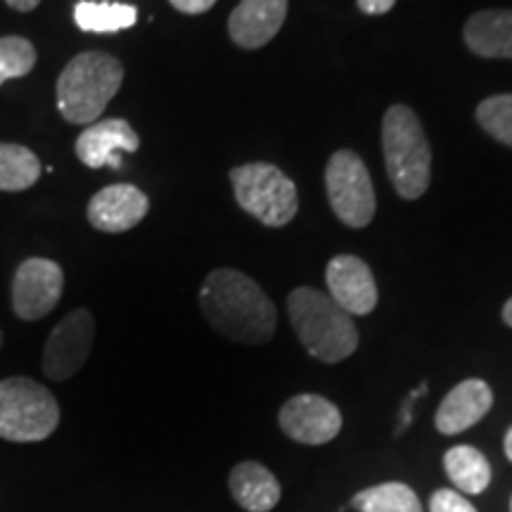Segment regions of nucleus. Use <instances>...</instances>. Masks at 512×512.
Wrapping results in <instances>:
<instances>
[{
	"instance_id": "26",
	"label": "nucleus",
	"mask_w": 512,
	"mask_h": 512,
	"mask_svg": "<svg viewBox=\"0 0 512 512\" xmlns=\"http://www.w3.org/2000/svg\"><path fill=\"white\" fill-rule=\"evenodd\" d=\"M396 5V0H358V10L366 15H384Z\"/></svg>"
},
{
	"instance_id": "25",
	"label": "nucleus",
	"mask_w": 512,
	"mask_h": 512,
	"mask_svg": "<svg viewBox=\"0 0 512 512\" xmlns=\"http://www.w3.org/2000/svg\"><path fill=\"white\" fill-rule=\"evenodd\" d=\"M171 8H176L183 15H204L216 5V0H169Z\"/></svg>"
},
{
	"instance_id": "23",
	"label": "nucleus",
	"mask_w": 512,
	"mask_h": 512,
	"mask_svg": "<svg viewBox=\"0 0 512 512\" xmlns=\"http://www.w3.org/2000/svg\"><path fill=\"white\" fill-rule=\"evenodd\" d=\"M477 121L491 138L512 147V93L491 95L479 102Z\"/></svg>"
},
{
	"instance_id": "6",
	"label": "nucleus",
	"mask_w": 512,
	"mask_h": 512,
	"mask_svg": "<svg viewBox=\"0 0 512 512\" xmlns=\"http://www.w3.org/2000/svg\"><path fill=\"white\" fill-rule=\"evenodd\" d=\"M230 183L240 209L268 228H283L297 216V185L278 166L266 162L235 166Z\"/></svg>"
},
{
	"instance_id": "4",
	"label": "nucleus",
	"mask_w": 512,
	"mask_h": 512,
	"mask_svg": "<svg viewBox=\"0 0 512 512\" xmlns=\"http://www.w3.org/2000/svg\"><path fill=\"white\" fill-rule=\"evenodd\" d=\"M382 150L389 181L401 200H420L432 181V150L411 107L392 105L382 119Z\"/></svg>"
},
{
	"instance_id": "8",
	"label": "nucleus",
	"mask_w": 512,
	"mask_h": 512,
	"mask_svg": "<svg viewBox=\"0 0 512 512\" xmlns=\"http://www.w3.org/2000/svg\"><path fill=\"white\" fill-rule=\"evenodd\" d=\"M95 339V318L88 309H74L50 330L43 347V373L64 382L86 366Z\"/></svg>"
},
{
	"instance_id": "9",
	"label": "nucleus",
	"mask_w": 512,
	"mask_h": 512,
	"mask_svg": "<svg viewBox=\"0 0 512 512\" xmlns=\"http://www.w3.org/2000/svg\"><path fill=\"white\" fill-rule=\"evenodd\" d=\"M62 290V266L53 259L31 256L17 266L15 278H12V311L19 320H27V323L46 318L60 304Z\"/></svg>"
},
{
	"instance_id": "15",
	"label": "nucleus",
	"mask_w": 512,
	"mask_h": 512,
	"mask_svg": "<svg viewBox=\"0 0 512 512\" xmlns=\"http://www.w3.org/2000/svg\"><path fill=\"white\" fill-rule=\"evenodd\" d=\"M491 406H494V392H491L489 384L470 377L446 394L437 415H434V427L446 437H453V434L475 427L491 411Z\"/></svg>"
},
{
	"instance_id": "10",
	"label": "nucleus",
	"mask_w": 512,
	"mask_h": 512,
	"mask_svg": "<svg viewBox=\"0 0 512 512\" xmlns=\"http://www.w3.org/2000/svg\"><path fill=\"white\" fill-rule=\"evenodd\" d=\"M280 430L306 446L328 444L342 430V413L335 403L318 394H297L283 403Z\"/></svg>"
},
{
	"instance_id": "14",
	"label": "nucleus",
	"mask_w": 512,
	"mask_h": 512,
	"mask_svg": "<svg viewBox=\"0 0 512 512\" xmlns=\"http://www.w3.org/2000/svg\"><path fill=\"white\" fill-rule=\"evenodd\" d=\"M287 0H240L228 17V36L235 46L259 50L283 29Z\"/></svg>"
},
{
	"instance_id": "2",
	"label": "nucleus",
	"mask_w": 512,
	"mask_h": 512,
	"mask_svg": "<svg viewBox=\"0 0 512 512\" xmlns=\"http://www.w3.org/2000/svg\"><path fill=\"white\" fill-rule=\"evenodd\" d=\"M124 83V64L102 50H86L67 62L57 76V112L67 124L91 126Z\"/></svg>"
},
{
	"instance_id": "5",
	"label": "nucleus",
	"mask_w": 512,
	"mask_h": 512,
	"mask_svg": "<svg viewBox=\"0 0 512 512\" xmlns=\"http://www.w3.org/2000/svg\"><path fill=\"white\" fill-rule=\"evenodd\" d=\"M60 425V406L48 387L31 377L0 382V439L34 444L48 439Z\"/></svg>"
},
{
	"instance_id": "30",
	"label": "nucleus",
	"mask_w": 512,
	"mask_h": 512,
	"mask_svg": "<svg viewBox=\"0 0 512 512\" xmlns=\"http://www.w3.org/2000/svg\"><path fill=\"white\" fill-rule=\"evenodd\" d=\"M0 347H3V332H0Z\"/></svg>"
},
{
	"instance_id": "19",
	"label": "nucleus",
	"mask_w": 512,
	"mask_h": 512,
	"mask_svg": "<svg viewBox=\"0 0 512 512\" xmlns=\"http://www.w3.org/2000/svg\"><path fill=\"white\" fill-rule=\"evenodd\" d=\"M446 475L465 494H482L491 484V465L475 446H453L444 456Z\"/></svg>"
},
{
	"instance_id": "13",
	"label": "nucleus",
	"mask_w": 512,
	"mask_h": 512,
	"mask_svg": "<svg viewBox=\"0 0 512 512\" xmlns=\"http://www.w3.org/2000/svg\"><path fill=\"white\" fill-rule=\"evenodd\" d=\"M150 211V200L136 185L114 183L95 192L88 202V223L100 233H126L136 228Z\"/></svg>"
},
{
	"instance_id": "20",
	"label": "nucleus",
	"mask_w": 512,
	"mask_h": 512,
	"mask_svg": "<svg viewBox=\"0 0 512 512\" xmlns=\"http://www.w3.org/2000/svg\"><path fill=\"white\" fill-rule=\"evenodd\" d=\"M41 178V162L27 145L0 143V192H24Z\"/></svg>"
},
{
	"instance_id": "1",
	"label": "nucleus",
	"mask_w": 512,
	"mask_h": 512,
	"mask_svg": "<svg viewBox=\"0 0 512 512\" xmlns=\"http://www.w3.org/2000/svg\"><path fill=\"white\" fill-rule=\"evenodd\" d=\"M200 309L211 328L240 344L271 342L278 328L271 297L256 280L233 268H216L204 278Z\"/></svg>"
},
{
	"instance_id": "12",
	"label": "nucleus",
	"mask_w": 512,
	"mask_h": 512,
	"mask_svg": "<svg viewBox=\"0 0 512 512\" xmlns=\"http://www.w3.org/2000/svg\"><path fill=\"white\" fill-rule=\"evenodd\" d=\"M140 147V136L126 119H98L86 126L76 138L74 152L79 162L88 169L112 166L119 169L121 155H133Z\"/></svg>"
},
{
	"instance_id": "28",
	"label": "nucleus",
	"mask_w": 512,
	"mask_h": 512,
	"mask_svg": "<svg viewBox=\"0 0 512 512\" xmlns=\"http://www.w3.org/2000/svg\"><path fill=\"white\" fill-rule=\"evenodd\" d=\"M503 320H505V325H508V328H512V297L503 306Z\"/></svg>"
},
{
	"instance_id": "27",
	"label": "nucleus",
	"mask_w": 512,
	"mask_h": 512,
	"mask_svg": "<svg viewBox=\"0 0 512 512\" xmlns=\"http://www.w3.org/2000/svg\"><path fill=\"white\" fill-rule=\"evenodd\" d=\"M5 3L17 12H34L41 5V0H5Z\"/></svg>"
},
{
	"instance_id": "16",
	"label": "nucleus",
	"mask_w": 512,
	"mask_h": 512,
	"mask_svg": "<svg viewBox=\"0 0 512 512\" xmlns=\"http://www.w3.org/2000/svg\"><path fill=\"white\" fill-rule=\"evenodd\" d=\"M465 46L489 60H512V10H482L465 22Z\"/></svg>"
},
{
	"instance_id": "17",
	"label": "nucleus",
	"mask_w": 512,
	"mask_h": 512,
	"mask_svg": "<svg viewBox=\"0 0 512 512\" xmlns=\"http://www.w3.org/2000/svg\"><path fill=\"white\" fill-rule=\"evenodd\" d=\"M228 489L233 501L247 512H271L280 503V484L268 467L254 460L230 470Z\"/></svg>"
},
{
	"instance_id": "3",
	"label": "nucleus",
	"mask_w": 512,
	"mask_h": 512,
	"mask_svg": "<svg viewBox=\"0 0 512 512\" xmlns=\"http://www.w3.org/2000/svg\"><path fill=\"white\" fill-rule=\"evenodd\" d=\"M287 311L302 347L320 363H339L358 349L356 323L330 294L297 287L287 297Z\"/></svg>"
},
{
	"instance_id": "7",
	"label": "nucleus",
	"mask_w": 512,
	"mask_h": 512,
	"mask_svg": "<svg viewBox=\"0 0 512 512\" xmlns=\"http://www.w3.org/2000/svg\"><path fill=\"white\" fill-rule=\"evenodd\" d=\"M325 188L330 207L344 226L366 228L373 221L377 197L373 181L354 150H337L325 166Z\"/></svg>"
},
{
	"instance_id": "21",
	"label": "nucleus",
	"mask_w": 512,
	"mask_h": 512,
	"mask_svg": "<svg viewBox=\"0 0 512 512\" xmlns=\"http://www.w3.org/2000/svg\"><path fill=\"white\" fill-rule=\"evenodd\" d=\"M351 508L358 512H422L418 494L401 482L377 484L358 491L351 498Z\"/></svg>"
},
{
	"instance_id": "22",
	"label": "nucleus",
	"mask_w": 512,
	"mask_h": 512,
	"mask_svg": "<svg viewBox=\"0 0 512 512\" xmlns=\"http://www.w3.org/2000/svg\"><path fill=\"white\" fill-rule=\"evenodd\" d=\"M36 46L24 36H0V86L34 72Z\"/></svg>"
},
{
	"instance_id": "11",
	"label": "nucleus",
	"mask_w": 512,
	"mask_h": 512,
	"mask_svg": "<svg viewBox=\"0 0 512 512\" xmlns=\"http://www.w3.org/2000/svg\"><path fill=\"white\" fill-rule=\"evenodd\" d=\"M325 283L332 302L342 306L349 316H368L375 311L377 283L370 266L354 254H339L325 268Z\"/></svg>"
},
{
	"instance_id": "29",
	"label": "nucleus",
	"mask_w": 512,
	"mask_h": 512,
	"mask_svg": "<svg viewBox=\"0 0 512 512\" xmlns=\"http://www.w3.org/2000/svg\"><path fill=\"white\" fill-rule=\"evenodd\" d=\"M505 456H508V460L512 463V427L508 430V434H505Z\"/></svg>"
},
{
	"instance_id": "24",
	"label": "nucleus",
	"mask_w": 512,
	"mask_h": 512,
	"mask_svg": "<svg viewBox=\"0 0 512 512\" xmlns=\"http://www.w3.org/2000/svg\"><path fill=\"white\" fill-rule=\"evenodd\" d=\"M430 512H477V508L458 491L439 489L430 498Z\"/></svg>"
},
{
	"instance_id": "18",
	"label": "nucleus",
	"mask_w": 512,
	"mask_h": 512,
	"mask_svg": "<svg viewBox=\"0 0 512 512\" xmlns=\"http://www.w3.org/2000/svg\"><path fill=\"white\" fill-rule=\"evenodd\" d=\"M74 22L86 34H117L138 22V8L110 0H81L74 5Z\"/></svg>"
}]
</instances>
